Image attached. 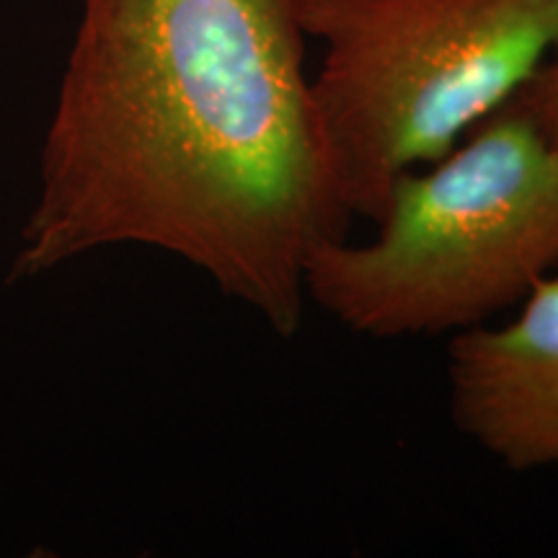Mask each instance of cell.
<instances>
[{"label":"cell","instance_id":"1","mask_svg":"<svg viewBox=\"0 0 558 558\" xmlns=\"http://www.w3.org/2000/svg\"><path fill=\"white\" fill-rule=\"evenodd\" d=\"M303 0H83L5 282L143 246L279 337L352 215L320 137Z\"/></svg>","mask_w":558,"mask_h":558},{"label":"cell","instance_id":"5","mask_svg":"<svg viewBox=\"0 0 558 558\" xmlns=\"http://www.w3.org/2000/svg\"><path fill=\"white\" fill-rule=\"evenodd\" d=\"M522 90H525L530 104H533L538 120L546 124L550 135L558 137V45L550 52L546 65L522 86Z\"/></svg>","mask_w":558,"mask_h":558},{"label":"cell","instance_id":"4","mask_svg":"<svg viewBox=\"0 0 558 558\" xmlns=\"http://www.w3.org/2000/svg\"><path fill=\"white\" fill-rule=\"evenodd\" d=\"M456 427L509 471L558 473V275L543 277L507 324L448 347Z\"/></svg>","mask_w":558,"mask_h":558},{"label":"cell","instance_id":"2","mask_svg":"<svg viewBox=\"0 0 558 558\" xmlns=\"http://www.w3.org/2000/svg\"><path fill=\"white\" fill-rule=\"evenodd\" d=\"M369 241H329L305 298L373 339L463 333L558 269V137L525 90L396 181Z\"/></svg>","mask_w":558,"mask_h":558},{"label":"cell","instance_id":"3","mask_svg":"<svg viewBox=\"0 0 558 558\" xmlns=\"http://www.w3.org/2000/svg\"><path fill=\"white\" fill-rule=\"evenodd\" d=\"M318 128L352 218L456 148L558 45V0H303Z\"/></svg>","mask_w":558,"mask_h":558}]
</instances>
